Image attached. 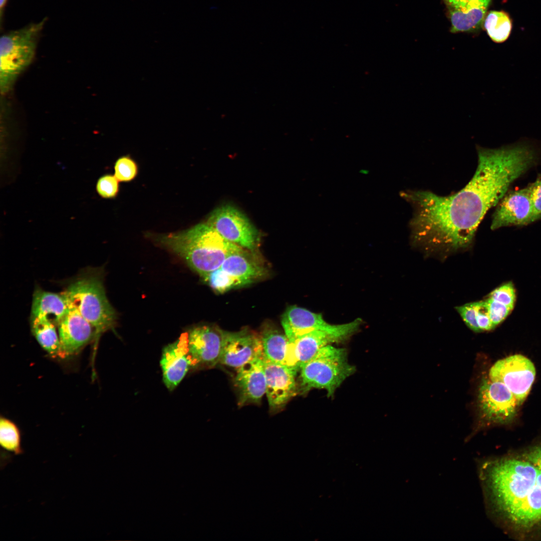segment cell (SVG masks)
<instances>
[{"label": "cell", "instance_id": "8992f818", "mask_svg": "<svg viewBox=\"0 0 541 541\" xmlns=\"http://www.w3.org/2000/svg\"><path fill=\"white\" fill-rule=\"evenodd\" d=\"M45 19L3 35L0 40V90L13 88L19 76L32 63Z\"/></svg>", "mask_w": 541, "mask_h": 541}, {"label": "cell", "instance_id": "ac0fdd59", "mask_svg": "<svg viewBox=\"0 0 541 541\" xmlns=\"http://www.w3.org/2000/svg\"><path fill=\"white\" fill-rule=\"evenodd\" d=\"M260 336L265 358L297 372L299 371L290 340L285 334L273 327L267 326L262 330Z\"/></svg>", "mask_w": 541, "mask_h": 541}, {"label": "cell", "instance_id": "cb8c5ba5", "mask_svg": "<svg viewBox=\"0 0 541 541\" xmlns=\"http://www.w3.org/2000/svg\"><path fill=\"white\" fill-rule=\"evenodd\" d=\"M0 445L1 466L4 467L12 457L24 453L19 428L13 421L4 417L0 419Z\"/></svg>", "mask_w": 541, "mask_h": 541}, {"label": "cell", "instance_id": "e0dca14e", "mask_svg": "<svg viewBox=\"0 0 541 541\" xmlns=\"http://www.w3.org/2000/svg\"><path fill=\"white\" fill-rule=\"evenodd\" d=\"M234 385L238 393V405L240 407L260 402L266 392L263 355L237 369Z\"/></svg>", "mask_w": 541, "mask_h": 541}, {"label": "cell", "instance_id": "4316f807", "mask_svg": "<svg viewBox=\"0 0 541 541\" xmlns=\"http://www.w3.org/2000/svg\"><path fill=\"white\" fill-rule=\"evenodd\" d=\"M115 176L120 181L128 182L137 176L138 167L130 157L123 156L118 158L114 165Z\"/></svg>", "mask_w": 541, "mask_h": 541}, {"label": "cell", "instance_id": "2e32d148", "mask_svg": "<svg viewBox=\"0 0 541 541\" xmlns=\"http://www.w3.org/2000/svg\"><path fill=\"white\" fill-rule=\"evenodd\" d=\"M189 351L196 369L211 368L219 363L222 349L221 330L208 326L196 327L187 332Z\"/></svg>", "mask_w": 541, "mask_h": 541}, {"label": "cell", "instance_id": "9a60e30c", "mask_svg": "<svg viewBox=\"0 0 541 541\" xmlns=\"http://www.w3.org/2000/svg\"><path fill=\"white\" fill-rule=\"evenodd\" d=\"M57 327L60 344V357L62 358L77 355L94 339L95 332L92 326L70 306Z\"/></svg>", "mask_w": 541, "mask_h": 541}, {"label": "cell", "instance_id": "1f68e13d", "mask_svg": "<svg viewBox=\"0 0 541 541\" xmlns=\"http://www.w3.org/2000/svg\"><path fill=\"white\" fill-rule=\"evenodd\" d=\"M476 320L480 332L489 331L494 328L488 312L485 301L475 302Z\"/></svg>", "mask_w": 541, "mask_h": 541}, {"label": "cell", "instance_id": "f546056e", "mask_svg": "<svg viewBox=\"0 0 541 541\" xmlns=\"http://www.w3.org/2000/svg\"><path fill=\"white\" fill-rule=\"evenodd\" d=\"M489 316L494 328L509 315L513 308L487 298L485 300Z\"/></svg>", "mask_w": 541, "mask_h": 541}, {"label": "cell", "instance_id": "7402d4cb", "mask_svg": "<svg viewBox=\"0 0 541 541\" xmlns=\"http://www.w3.org/2000/svg\"><path fill=\"white\" fill-rule=\"evenodd\" d=\"M509 518L523 526H529L541 519V470L534 486Z\"/></svg>", "mask_w": 541, "mask_h": 541}, {"label": "cell", "instance_id": "52a82bcc", "mask_svg": "<svg viewBox=\"0 0 541 541\" xmlns=\"http://www.w3.org/2000/svg\"><path fill=\"white\" fill-rule=\"evenodd\" d=\"M206 223L227 241L252 250L258 242V231L248 217L231 205L215 209Z\"/></svg>", "mask_w": 541, "mask_h": 541}, {"label": "cell", "instance_id": "d4e9b609", "mask_svg": "<svg viewBox=\"0 0 541 541\" xmlns=\"http://www.w3.org/2000/svg\"><path fill=\"white\" fill-rule=\"evenodd\" d=\"M489 38L497 43L505 41L512 29V22L508 14L502 11H491L486 14L483 24Z\"/></svg>", "mask_w": 541, "mask_h": 541}, {"label": "cell", "instance_id": "5b68a950", "mask_svg": "<svg viewBox=\"0 0 541 541\" xmlns=\"http://www.w3.org/2000/svg\"><path fill=\"white\" fill-rule=\"evenodd\" d=\"M355 370L348 362L346 349L327 345L300 368L298 392L305 394L312 389H324L329 397L333 396Z\"/></svg>", "mask_w": 541, "mask_h": 541}, {"label": "cell", "instance_id": "d6a6232c", "mask_svg": "<svg viewBox=\"0 0 541 541\" xmlns=\"http://www.w3.org/2000/svg\"><path fill=\"white\" fill-rule=\"evenodd\" d=\"M530 185L535 221L541 219V174L537 177L534 182L530 183Z\"/></svg>", "mask_w": 541, "mask_h": 541}, {"label": "cell", "instance_id": "83f0119b", "mask_svg": "<svg viewBox=\"0 0 541 541\" xmlns=\"http://www.w3.org/2000/svg\"><path fill=\"white\" fill-rule=\"evenodd\" d=\"M488 298L513 308L516 295L513 284L508 282L500 286L491 292Z\"/></svg>", "mask_w": 541, "mask_h": 541}, {"label": "cell", "instance_id": "4fadbf2b", "mask_svg": "<svg viewBox=\"0 0 541 541\" xmlns=\"http://www.w3.org/2000/svg\"><path fill=\"white\" fill-rule=\"evenodd\" d=\"M160 365L164 384L170 391L179 385L190 369H196L189 351L187 333L182 334L177 340L164 347Z\"/></svg>", "mask_w": 541, "mask_h": 541}, {"label": "cell", "instance_id": "7c38bea8", "mask_svg": "<svg viewBox=\"0 0 541 541\" xmlns=\"http://www.w3.org/2000/svg\"><path fill=\"white\" fill-rule=\"evenodd\" d=\"M222 349L219 363L237 369L251 360L263 356L260 335L248 329L235 332L221 330Z\"/></svg>", "mask_w": 541, "mask_h": 541}, {"label": "cell", "instance_id": "30bf717a", "mask_svg": "<svg viewBox=\"0 0 541 541\" xmlns=\"http://www.w3.org/2000/svg\"><path fill=\"white\" fill-rule=\"evenodd\" d=\"M360 319L326 330H315L290 340L299 368L311 359L322 348L332 343L344 341L359 329Z\"/></svg>", "mask_w": 541, "mask_h": 541}, {"label": "cell", "instance_id": "ffe728a7", "mask_svg": "<svg viewBox=\"0 0 541 541\" xmlns=\"http://www.w3.org/2000/svg\"><path fill=\"white\" fill-rule=\"evenodd\" d=\"M492 0H477L462 10L447 9L453 33L473 32L481 28Z\"/></svg>", "mask_w": 541, "mask_h": 541}, {"label": "cell", "instance_id": "603a6c76", "mask_svg": "<svg viewBox=\"0 0 541 541\" xmlns=\"http://www.w3.org/2000/svg\"><path fill=\"white\" fill-rule=\"evenodd\" d=\"M32 333L41 347L53 358L60 357V344L56 325L46 317H30Z\"/></svg>", "mask_w": 541, "mask_h": 541}, {"label": "cell", "instance_id": "8fae6325", "mask_svg": "<svg viewBox=\"0 0 541 541\" xmlns=\"http://www.w3.org/2000/svg\"><path fill=\"white\" fill-rule=\"evenodd\" d=\"M531 187L507 192L497 204L492 215V230L511 226H523L534 222Z\"/></svg>", "mask_w": 541, "mask_h": 541}, {"label": "cell", "instance_id": "277c9868", "mask_svg": "<svg viewBox=\"0 0 541 541\" xmlns=\"http://www.w3.org/2000/svg\"><path fill=\"white\" fill-rule=\"evenodd\" d=\"M61 293L68 305L92 326L96 343L102 334L114 328L117 314L107 298L100 268L85 269Z\"/></svg>", "mask_w": 541, "mask_h": 541}, {"label": "cell", "instance_id": "d6986e66", "mask_svg": "<svg viewBox=\"0 0 541 541\" xmlns=\"http://www.w3.org/2000/svg\"><path fill=\"white\" fill-rule=\"evenodd\" d=\"M69 309L67 300L62 293H56L35 288L32 297L31 317H46L57 326Z\"/></svg>", "mask_w": 541, "mask_h": 541}, {"label": "cell", "instance_id": "6da1fadb", "mask_svg": "<svg viewBox=\"0 0 541 541\" xmlns=\"http://www.w3.org/2000/svg\"><path fill=\"white\" fill-rule=\"evenodd\" d=\"M476 150L475 173L456 193L447 196L423 190L401 193L413 209L409 227L414 244L444 251L468 247L487 212L538 161L535 149L525 143L493 149L477 146Z\"/></svg>", "mask_w": 541, "mask_h": 541}, {"label": "cell", "instance_id": "f1b7e54d", "mask_svg": "<svg viewBox=\"0 0 541 541\" xmlns=\"http://www.w3.org/2000/svg\"><path fill=\"white\" fill-rule=\"evenodd\" d=\"M118 180L114 176L107 174L101 177L96 184L98 193L105 198L116 197L119 191Z\"/></svg>", "mask_w": 541, "mask_h": 541}, {"label": "cell", "instance_id": "44dd1931", "mask_svg": "<svg viewBox=\"0 0 541 541\" xmlns=\"http://www.w3.org/2000/svg\"><path fill=\"white\" fill-rule=\"evenodd\" d=\"M220 267L244 286L264 277L266 273L265 269L252 259L243 248L228 255Z\"/></svg>", "mask_w": 541, "mask_h": 541}, {"label": "cell", "instance_id": "ba28073f", "mask_svg": "<svg viewBox=\"0 0 541 541\" xmlns=\"http://www.w3.org/2000/svg\"><path fill=\"white\" fill-rule=\"evenodd\" d=\"M535 376L533 364L520 354L497 361L489 371V378L503 383L513 394L520 405L528 394Z\"/></svg>", "mask_w": 541, "mask_h": 541}, {"label": "cell", "instance_id": "484cf974", "mask_svg": "<svg viewBox=\"0 0 541 541\" xmlns=\"http://www.w3.org/2000/svg\"><path fill=\"white\" fill-rule=\"evenodd\" d=\"M203 279L211 288L220 293L244 286L241 281L229 275L220 267L209 273Z\"/></svg>", "mask_w": 541, "mask_h": 541}, {"label": "cell", "instance_id": "e575fe53", "mask_svg": "<svg viewBox=\"0 0 541 541\" xmlns=\"http://www.w3.org/2000/svg\"><path fill=\"white\" fill-rule=\"evenodd\" d=\"M476 0H443L447 9L461 10Z\"/></svg>", "mask_w": 541, "mask_h": 541}, {"label": "cell", "instance_id": "5bb4252c", "mask_svg": "<svg viewBox=\"0 0 541 541\" xmlns=\"http://www.w3.org/2000/svg\"><path fill=\"white\" fill-rule=\"evenodd\" d=\"M266 378V392L270 409L276 412L284 408L298 392L296 381L297 372L274 363L263 356Z\"/></svg>", "mask_w": 541, "mask_h": 541}, {"label": "cell", "instance_id": "d590c367", "mask_svg": "<svg viewBox=\"0 0 541 541\" xmlns=\"http://www.w3.org/2000/svg\"><path fill=\"white\" fill-rule=\"evenodd\" d=\"M8 0H0V14H1V21H2V17L4 12V9Z\"/></svg>", "mask_w": 541, "mask_h": 541}, {"label": "cell", "instance_id": "9c48e42d", "mask_svg": "<svg viewBox=\"0 0 541 541\" xmlns=\"http://www.w3.org/2000/svg\"><path fill=\"white\" fill-rule=\"evenodd\" d=\"M478 405L482 418L490 423L511 421L520 406L510 391L502 383L485 378L478 394Z\"/></svg>", "mask_w": 541, "mask_h": 541}, {"label": "cell", "instance_id": "7a4b0ae2", "mask_svg": "<svg viewBox=\"0 0 541 541\" xmlns=\"http://www.w3.org/2000/svg\"><path fill=\"white\" fill-rule=\"evenodd\" d=\"M479 477L488 502L508 518L534 486L539 471L528 461H477Z\"/></svg>", "mask_w": 541, "mask_h": 541}, {"label": "cell", "instance_id": "3957f363", "mask_svg": "<svg viewBox=\"0 0 541 541\" xmlns=\"http://www.w3.org/2000/svg\"><path fill=\"white\" fill-rule=\"evenodd\" d=\"M156 240L183 258L203 279L220 267L228 255L243 248L224 239L206 222L157 236Z\"/></svg>", "mask_w": 541, "mask_h": 541}, {"label": "cell", "instance_id": "4dcf8cb0", "mask_svg": "<svg viewBox=\"0 0 541 541\" xmlns=\"http://www.w3.org/2000/svg\"><path fill=\"white\" fill-rule=\"evenodd\" d=\"M456 310L469 329L475 332H480L476 320L475 302L457 307Z\"/></svg>", "mask_w": 541, "mask_h": 541}, {"label": "cell", "instance_id": "836d02e7", "mask_svg": "<svg viewBox=\"0 0 541 541\" xmlns=\"http://www.w3.org/2000/svg\"><path fill=\"white\" fill-rule=\"evenodd\" d=\"M527 461L541 470V446L530 450L526 454Z\"/></svg>", "mask_w": 541, "mask_h": 541}]
</instances>
